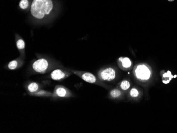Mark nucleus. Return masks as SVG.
Masks as SVG:
<instances>
[{
    "instance_id": "f257e3e1",
    "label": "nucleus",
    "mask_w": 177,
    "mask_h": 133,
    "mask_svg": "<svg viewBox=\"0 0 177 133\" xmlns=\"http://www.w3.org/2000/svg\"><path fill=\"white\" fill-rule=\"evenodd\" d=\"M53 8L51 0H34L31 6V13L37 19H42L51 12Z\"/></svg>"
},
{
    "instance_id": "f03ea898",
    "label": "nucleus",
    "mask_w": 177,
    "mask_h": 133,
    "mask_svg": "<svg viewBox=\"0 0 177 133\" xmlns=\"http://www.w3.org/2000/svg\"><path fill=\"white\" fill-rule=\"evenodd\" d=\"M134 74L138 79L145 81L150 78L151 71L147 65L140 64L135 68Z\"/></svg>"
},
{
    "instance_id": "7ed1b4c3",
    "label": "nucleus",
    "mask_w": 177,
    "mask_h": 133,
    "mask_svg": "<svg viewBox=\"0 0 177 133\" xmlns=\"http://www.w3.org/2000/svg\"><path fill=\"white\" fill-rule=\"evenodd\" d=\"M49 63L45 58L36 60L32 64V68L37 73L44 74L49 70Z\"/></svg>"
},
{
    "instance_id": "20e7f679",
    "label": "nucleus",
    "mask_w": 177,
    "mask_h": 133,
    "mask_svg": "<svg viewBox=\"0 0 177 133\" xmlns=\"http://www.w3.org/2000/svg\"><path fill=\"white\" fill-rule=\"evenodd\" d=\"M116 74L114 69L109 68L100 71L99 73V77L103 81H112L115 79Z\"/></svg>"
},
{
    "instance_id": "39448f33",
    "label": "nucleus",
    "mask_w": 177,
    "mask_h": 133,
    "mask_svg": "<svg viewBox=\"0 0 177 133\" xmlns=\"http://www.w3.org/2000/svg\"><path fill=\"white\" fill-rule=\"evenodd\" d=\"M71 71L72 73L76 74L86 82L90 83H96L98 82L97 79L96 77L91 73L74 70H72Z\"/></svg>"
},
{
    "instance_id": "423d86ee",
    "label": "nucleus",
    "mask_w": 177,
    "mask_h": 133,
    "mask_svg": "<svg viewBox=\"0 0 177 133\" xmlns=\"http://www.w3.org/2000/svg\"><path fill=\"white\" fill-rule=\"evenodd\" d=\"M54 96L59 98H69L71 96V92L63 85H56L54 90Z\"/></svg>"
},
{
    "instance_id": "0eeeda50",
    "label": "nucleus",
    "mask_w": 177,
    "mask_h": 133,
    "mask_svg": "<svg viewBox=\"0 0 177 133\" xmlns=\"http://www.w3.org/2000/svg\"><path fill=\"white\" fill-rule=\"evenodd\" d=\"M71 74L68 72L61 70V69H56L51 72L50 77L51 79L55 81H61L65 79L66 77L70 76Z\"/></svg>"
},
{
    "instance_id": "6e6552de",
    "label": "nucleus",
    "mask_w": 177,
    "mask_h": 133,
    "mask_svg": "<svg viewBox=\"0 0 177 133\" xmlns=\"http://www.w3.org/2000/svg\"><path fill=\"white\" fill-rule=\"evenodd\" d=\"M40 85L36 82H31L27 85V90L30 94H34L39 90Z\"/></svg>"
},
{
    "instance_id": "1a4fd4ad",
    "label": "nucleus",
    "mask_w": 177,
    "mask_h": 133,
    "mask_svg": "<svg viewBox=\"0 0 177 133\" xmlns=\"http://www.w3.org/2000/svg\"><path fill=\"white\" fill-rule=\"evenodd\" d=\"M119 62H120V65L123 68L127 69L131 68V60L127 57H120L119 58Z\"/></svg>"
},
{
    "instance_id": "9d476101",
    "label": "nucleus",
    "mask_w": 177,
    "mask_h": 133,
    "mask_svg": "<svg viewBox=\"0 0 177 133\" xmlns=\"http://www.w3.org/2000/svg\"><path fill=\"white\" fill-rule=\"evenodd\" d=\"M30 95L37 96H54V94L43 90H39L34 94H30Z\"/></svg>"
},
{
    "instance_id": "9b49d317",
    "label": "nucleus",
    "mask_w": 177,
    "mask_h": 133,
    "mask_svg": "<svg viewBox=\"0 0 177 133\" xmlns=\"http://www.w3.org/2000/svg\"><path fill=\"white\" fill-rule=\"evenodd\" d=\"M19 62H18L17 60H13V61H11L8 64V68H9V70H16L19 67Z\"/></svg>"
},
{
    "instance_id": "f8f14e48",
    "label": "nucleus",
    "mask_w": 177,
    "mask_h": 133,
    "mask_svg": "<svg viewBox=\"0 0 177 133\" xmlns=\"http://www.w3.org/2000/svg\"><path fill=\"white\" fill-rule=\"evenodd\" d=\"M172 77H173V76L172 75L170 72H168L167 73L164 74L163 77H162L163 83L165 84L168 83L170 82V81L172 79Z\"/></svg>"
},
{
    "instance_id": "ddd939ff",
    "label": "nucleus",
    "mask_w": 177,
    "mask_h": 133,
    "mask_svg": "<svg viewBox=\"0 0 177 133\" xmlns=\"http://www.w3.org/2000/svg\"><path fill=\"white\" fill-rule=\"evenodd\" d=\"M110 95L113 98H117L119 97L122 95V92L119 90L115 89H113L111 91V92L110 93Z\"/></svg>"
},
{
    "instance_id": "4468645a",
    "label": "nucleus",
    "mask_w": 177,
    "mask_h": 133,
    "mask_svg": "<svg viewBox=\"0 0 177 133\" xmlns=\"http://www.w3.org/2000/svg\"><path fill=\"white\" fill-rule=\"evenodd\" d=\"M16 44H17V47L18 49L20 51L23 50L25 48V42L22 39H18Z\"/></svg>"
},
{
    "instance_id": "2eb2a0df",
    "label": "nucleus",
    "mask_w": 177,
    "mask_h": 133,
    "mask_svg": "<svg viewBox=\"0 0 177 133\" xmlns=\"http://www.w3.org/2000/svg\"><path fill=\"white\" fill-rule=\"evenodd\" d=\"M130 87V83L127 80H124L120 83V88L123 90H127Z\"/></svg>"
},
{
    "instance_id": "dca6fc26",
    "label": "nucleus",
    "mask_w": 177,
    "mask_h": 133,
    "mask_svg": "<svg viewBox=\"0 0 177 133\" xmlns=\"http://www.w3.org/2000/svg\"><path fill=\"white\" fill-rule=\"evenodd\" d=\"M19 6L22 9H26L28 7L29 2L28 0H21L19 3Z\"/></svg>"
},
{
    "instance_id": "f3484780",
    "label": "nucleus",
    "mask_w": 177,
    "mask_h": 133,
    "mask_svg": "<svg viewBox=\"0 0 177 133\" xmlns=\"http://www.w3.org/2000/svg\"><path fill=\"white\" fill-rule=\"evenodd\" d=\"M130 95H131V96H132V97H137V96H138V95H139V92L138 91L137 89H135V88H133V89H132L131 91H130Z\"/></svg>"
},
{
    "instance_id": "a211bd4d",
    "label": "nucleus",
    "mask_w": 177,
    "mask_h": 133,
    "mask_svg": "<svg viewBox=\"0 0 177 133\" xmlns=\"http://www.w3.org/2000/svg\"><path fill=\"white\" fill-rule=\"evenodd\" d=\"M169 1H171H171H174V0H168Z\"/></svg>"
}]
</instances>
